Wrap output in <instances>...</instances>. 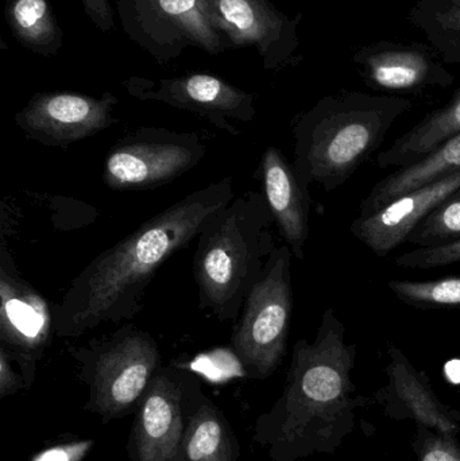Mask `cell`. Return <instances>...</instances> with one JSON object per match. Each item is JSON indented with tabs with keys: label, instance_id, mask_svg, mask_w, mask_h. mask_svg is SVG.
Instances as JSON below:
<instances>
[{
	"label": "cell",
	"instance_id": "4dcf8cb0",
	"mask_svg": "<svg viewBox=\"0 0 460 461\" xmlns=\"http://www.w3.org/2000/svg\"><path fill=\"white\" fill-rule=\"evenodd\" d=\"M451 3H454V5H460V0H450Z\"/></svg>",
	"mask_w": 460,
	"mask_h": 461
},
{
	"label": "cell",
	"instance_id": "e0dca14e",
	"mask_svg": "<svg viewBox=\"0 0 460 461\" xmlns=\"http://www.w3.org/2000/svg\"><path fill=\"white\" fill-rule=\"evenodd\" d=\"M367 81L389 92H412L428 86H447V73L440 72L423 51L410 48L380 49L362 54Z\"/></svg>",
	"mask_w": 460,
	"mask_h": 461
},
{
	"label": "cell",
	"instance_id": "44dd1931",
	"mask_svg": "<svg viewBox=\"0 0 460 461\" xmlns=\"http://www.w3.org/2000/svg\"><path fill=\"white\" fill-rule=\"evenodd\" d=\"M5 15L11 34L27 50L50 57L64 46V32L49 0H5Z\"/></svg>",
	"mask_w": 460,
	"mask_h": 461
},
{
	"label": "cell",
	"instance_id": "52a82bcc",
	"mask_svg": "<svg viewBox=\"0 0 460 461\" xmlns=\"http://www.w3.org/2000/svg\"><path fill=\"white\" fill-rule=\"evenodd\" d=\"M159 365V351L149 333L126 325L100 344L86 366L91 387L89 409L104 421L122 419L140 406Z\"/></svg>",
	"mask_w": 460,
	"mask_h": 461
},
{
	"label": "cell",
	"instance_id": "6da1fadb",
	"mask_svg": "<svg viewBox=\"0 0 460 461\" xmlns=\"http://www.w3.org/2000/svg\"><path fill=\"white\" fill-rule=\"evenodd\" d=\"M234 197L231 178L211 184L97 255L51 308L54 335L78 338L104 322L132 319L142 308L143 293L157 271L197 238Z\"/></svg>",
	"mask_w": 460,
	"mask_h": 461
},
{
	"label": "cell",
	"instance_id": "7a4b0ae2",
	"mask_svg": "<svg viewBox=\"0 0 460 461\" xmlns=\"http://www.w3.org/2000/svg\"><path fill=\"white\" fill-rule=\"evenodd\" d=\"M356 346L346 343V328L334 309L321 316L313 341L293 347L285 389L259 417L254 441L273 461L331 455L354 430L362 403L353 384Z\"/></svg>",
	"mask_w": 460,
	"mask_h": 461
},
{
	"label": "cell",
	"instance_id": "ac0fdd59",
	"mask_svg": "<svg viewBox=\"0 0 460 461\" xmlns=\"http://www.w3.org/2000/svg\"><path fill=\"white\" fill-rule=\"evenodd\" d=\"M460 134V89L445 107L434 111L410 131L397 138L391 148L378 154L381 169H404L442 148Z\"/></svg>",
	"mask_w": 460,
	"mask_h": 461
},
{
	"label": "cell",
	"instance_id": "603a6c76",
	"mask_svg": "<svg viewBox=\"0 0 460 461\" xmlns=\"http://www.w3.org/2000/svg\"><path fill=\"white\" fill-rule=\"evenodd\" d=\"M460 240V189L451 194L408 236L416 247H437Z\"/></svg>",
	"mask_w": 460,
	"mask_h": 461
},
{
	"label": "cell",
	"instance_id": "ba28073f",
	"mask_svg": "<svg viewBox=\"0 0 460 461\" xmlns=\"http://www.w3.org/2000/svg\"><path fill=\"white\" fill-rule=\"evenodd\" d=\"M204 154V145L192 132L138 130L111 149L103 180L113 191L158 188L196 167Z\"/></svg>",
	"mask_w": 460,
	"mask_h": 461
},
{
	"label": "cell",
	"instance_id": "d4e9b609",
	"mask_svg": "<svg viewBox=\"0 0 460 461\" xmlns=\"http://www.w3.org/2000/svg\"><path fill=\"white\" fill-rule=\"evenodd\" d=\"M460 263V240L437 247H416L397 257L396 265L405 268H437Z\"/></svg>",
	"mask_w": 460,
	"mask_h": 461
},
{
	"label": "cell",
	"instance_id": "8fae6325",
	"mask_svg": "<svg viewBox=\"0 0 460 461\" xmlns=\"http://www.w3.org/2000/svg\"><path fill=\"white\" fill-rule=\"evenodd\" d=\"M118 99L111 92L100 97L73 92L35 94L15 115L27 137L46 146H68L96 135L115 123Z\"/></svg>",
	"mask_w": 460,
	"mask_h": 461
},
{
	"label": "cell",
	"instance_id": "4fadbf2b",
	"mask_svg": "<svg viewBox=\"0 0 460 461\" xmlns=\"http://www.w3.org/2000/svg\"><path fill=\"white\" fill-rule=\"evenodd\" d=\"M0 339L3 348L23 366L24 378L30 384L34 378L35 363L45 348L49 333L53 332L51 309L45 300L22 281L3 252L0 268Z\"/></svg>",
	"mask_w": 460,
	"mask_h": 461
},
{
	"label": "cell",
	"instance_id": "5bb4252c",
	"mask_svg": "<svg viewBox=\"0 0 460 461\" xmlns=\"http://www.w3.org/2000/svg\"><path fill=\"white\" fill-rule=\"evenodd\" d=\"M388 355V384L374 395L385 416L415 420L421 427L460 441L459 411L437 397L428 375L416 370L401 349L391 344Z\"/></svg>",
	"mask_w": 460,
	"mask_h": 461
},
{
	"label": "cell",
	"instance_id": "f1b7e54d",
	"mask_svg": "<svg viewBox=\"0 0 460 461\" xmlns=\"http://www.w3.org/2000/svg\"><path fill=\"white\" fill-rule=\"evenodd\" d=\"M434 23L439 32L460 34V5L448 2L445 7L437 8L434 14Z\"/></svg>",
	"mask_w": 460,
	"mask_h": 461
},
{
	"label": "cell",
	"instance_id": "9a60e30c",
	"mask_svg": "<svg viewBox=\"0 0 460 461\" xmlns=\"http://www.w3.org/2000/svg\"><path fill=\"white\" fill-rule=\"evenodd\" d=\"M459 189L460 170L413 189L370 215L358 216L351 233L377 257H386L407 243L412 230Z\"/></svg>",
	"mask_w": 460,
	"mask_h": 461
},
{
	"label": "cell",
	"instance_id": "30bf717a",
	"mask_svg": "<svg viewBox=\"0 0 460 461\" xmlns=\"http://www.w3.org/2000/svg\"><path fill=\"white\" fill-rule=\"evenodd\" d=\"M231 49L256 48L267 70L296 62L299 19H291L272 0H202Z\"/></svg>",
	"mask_w": 460,
	"mask_h": 461
},
{
	"label": "cell",
	"instance_id": "3957f363",
	"mask_svg": "<svg viewBox=\"0 0 460 461\" xmlns=\"http://www.w3.org/2000/svg\"><path fill=\"white\" fill-rule=\"evenodd\" d=\"M412 108L404 97L346 94L319 100L294 126V169L305 188H340L383 145L400 116Z\"/></svg>",
	"mask_w": 460,
	"mask_h": 461
},
{
	"label": "cell",
	"instance_id": "9c48e42d",
	"mask_svg": "<svg viewBox=\"0 0 460 461\" xmlns=\"http://www.w3.org/2000/svg\"><path fill=\"white\" fill-rule=\"evenodd\" d=\"M127 94L143 102H161L208 119L219 129L237 135L230 121H253L254 96L210 73H191L158 81L132 76L122 83Z\"/></svg>",
	"mask_w": 460,
	"mask_h": 461
},
{
	"label": "cell",
	"instance_id": "4316f807",
	"mask_svg": "<svg viewBox=\"0 0 460 461\" xmlns=\"http://www.w3.org/2000/svg\"><path fill=\"white\" fill-rule=\"evenodd\" d=\"M81 3L86 15L99 32H110L115 29L111 0H81Z\"/></svg>",
	"mask_w": 460,
	"mask_h": 461
},
{
	"label": "cell",
	"instance_id": "83f0119b",
	"mask_svg": "<svg viewBox=\"0 0 460 461\" xmlns=\"http://www.w3.org/2000/svg\"><path fill=\"white\" fill-rule=\"evenodd\" d=\"M23 387V379L13 370L11 357L5 348H0V398L15 394Z\"/></svg>",
	"mask_w": 460,
	"mask_h": 461
},
{
	"label": "cell",
	"instance_id": "7c38bea8",
	"mask_svg": "<svg viewBox=\"0 0 460 461\" xmlns=\"http://www.w3.org/2000/svg\"><path fill=\"white\" fill-rule=\"evenodd\" d=\"M191 376L161 368L138 406L130 438L132 461H178L185 433V390Z\"/></svg>",
	"mask_w": 460,
	"mask_h": 461
},
{
	"label": "cell",
	"instance_id": "ffe728a7",
	"mask_svg": "<svg viewBox=\"0 0 460 461\" xmlns=\"http://www.w3.org/2000/svg\"><path fill=\"white\" fill-rule=\"evenodd\" d=\"M239 448L221 411L207 397L186 419L178 461H238Z\"/></svg>",
	"mask_w": 460,
	"mask_h": 461
},
{
	"label": "cell",
	"instance_id": "f546056e",
	"mask_svg": "<svg viewBox=\"0 0 460 461\" xmlns=\"http://www.w3.org/2000/svg\"><path fill=\"white\" fill-rule=\"evenodd\" d=\"M447 42H450V45L453 46L454 51L460 53V34H450Z\"/></svg>",
	"mask_w": 460,
	"mask_h": 461
},
{
	"label": "cell",
	"instance_id": "7402d4cb",
	"mask_svg": "<svg viewBox=\"0 0 460 461\" xmlns=\"http://www.w3.org/2000/svg\"><path fill=\"white\" fill-rule=\"evenodd\" d=\"M391 292L407 305L418 309H460V276H446L434 281L393 279Z\"/></svg>",
	"mask_w": 460,
	"mask_h": 461
},
{
	"label": "cell",
	"instance_id": "5b68a950",
	"mask_svg": "<svg viewBox=\"0 0 460 461\" xmlns=\"http://www.w3.org/2000/svg\"><path fill=\"white\" fill-rule=\"evenodd\" d=\"M291 247H275L264 273L246 297L232 335V349L246 374L265 379L285 354L293 311Z\"/></svg>",
	"mask_w": 460,
	"mask_h": 461
},
{
	"label": "cell",
	"instance_id": "8992f818",
	"mask_svg": "<svg viewBox=\"0 0 460 461\" xmlns=\"http://www.w3.org/2000/svg\"><path fill=\"white\" fill-rule=\"evenodd\" d=\"M127 37L159 65L196 46L211 56L231 49L202 0H116Z\"/></svg>",
	"mask_w": 460,
	"mask_h": 461
},
{
	"label": "cell",
	"instance_id": "cb8c5ba5",
	"mask_svg": "<svg viewBox=\"0 0 460 461\" xmlns=\"http://www.w3.org/2000/svg\"><path fill=\"white\" fill-rule=\"evenodd\" d=\"M418 461H460L459 440L419 425L413 438Z\"/></svg>",
	"mask_w": 460,
	"mask_h": 461
},
{
	"label": "cell",
	"instance_id": "484cf974",
	"mask_svg": "<svg viewBox=\"0 0 460 461\" xmlns=\"http://www.w3.org/2000/svg\"><path fill=\"white\" fill-rule=\"evenodd\" d=\"M94 447V440L59 444L41 452L32 461H83Z\"/></svg>",
	"mask_w": 460,
	"mask_h": 461
},
{
	"label": "cell",
	"instance_id": "277c9868",
	"mask_svg": "<svg viewBox=\"0 0 460 461\" xmlns=\"http://www.w3.org/2000/svg\"><path fill=\"white\" fill-rule=\"evenodd\" d=\"M275 216L256 192L235 196L197 236L194 278L200 306L221 321L240 316L243 303L275 249Z\"/></svg>",
	"mask_w": 460,
	"mask_h": 461
},
{
	"label": "cell",
	"instance_id": "d6986e66",
	"mask_svg": "<svg viewBox=\"0 0 460 461\" xmlns=\"http://www.w3.org/2000/svg\"><path fill=\"white\" fill-rule=\"evenodd\" d=\"M460 170V134L446 142L427 158L383 178L372 189L359 207V216H367L385 207L397 197Z\"/></svg>",
	"mask_w": 460,
	"mask_h": 461
},
{
	"label": "cell",
	"instance_id": "2e32d148",
	"mask_svg": "<svg viewBox=\"0 0 460 461\" xmlns=\"http://www.w3.org/2000/svg\"><path fill=\"white\" fill-rule=\"evenodd\" d=\"M265 197L286 244L297 259L305 258L310 236V189L300 181L293 165L278 149H266L262 157Z\"/></svg>",
	"mask_w": 460,
	"mask_h": 461
}]
</instances>
